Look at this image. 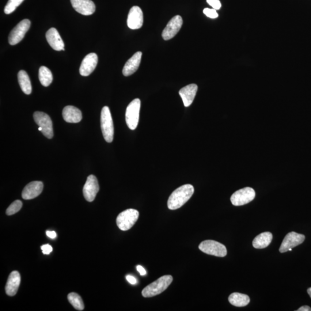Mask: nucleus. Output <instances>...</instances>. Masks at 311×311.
<instances>
[{
	"instance_id": "6ab92c4d",
	"label": "nucleus",
	"mask_w": 311,
	"mask_h": 311,
	"mask_svg": "<svg viewBox=\"0 0 311 311\" xmlns=\"http://www.w3.org/2000/svg\"><path fill=\"white\" fill-rule=\"evenodd\" d=\"M142 54L141 52H136L125 64L122 70L124 76H128L138 70L141 63Z\"/></svg>"
},
{
	"instance_id": "a878e982",
	"label": "nucleus",
	"mask_w": 311,
	"mask_h": 311,
	"mask_svg": "<svg viewBox=\"0 0 311 311\" xmlns=\"http://www.w3.org/2000/svg\"><path fill=\"white\" fill-rule=\"evenodd\" d=\"M68 300L76 310H82L84 309V302L80 296L76 293H70L68 296Z\"/></svg>"
},
{
	"instance_id": "f3484780",
	"label": "nucleus",
	"mask_w": 311,
	"mask_h": 311,
	"mask_svg": "<svg viewBox=\"0 0 311 311\" xmlns=\"http://www.w3.org/2000/svg\"><path fill=\"white\" fill-rule=\"evenodd\" d=\"M48 42L56 51H65V44L58 30L55 28L49 29L46 34Z\"/></svg>"
},
{
	"instance_id": "0eeeda50",
	"label": "nucleus",
	"mask_w": 311,
	"mask_h": 311,
	"mask_svg": "<svg viewBox=\"0 0 311 311\" xmlns=\"http://www.w3.org/2000/svg\"><path fill=\"white\" fill-rule=\"evenodd\" d=\"M256 192L251 188H245L234 192L230 197L234 206H242L248 204L255 198Z\"/></svg>"
},
{
	"instance_id": "423d86ee",
	"label": "nucleus",
	"mask_w": 311,
	"mask_h": 311,
	"mask_svg": "<svg viewBox=\"0 0 311 311\" xmlns=\"http://www.w3.org/2000/svg\"><path fill=\"white\" fill-rule=\"evenodd\" d=\"M199 249L208 255L218 257H224L227 254L226 246L214 240H207L200 242Z\"/></svg>"
},
{
	"instance_id": "b1692460",
	"label": "nucleus",
	"mask_w": 311,
	"mask_h": 311,
	"mask_svg": "<svg viewBox=\"0 0 311 311\" xmlns=\"http://www.w3.org/2000/svg\"><path fill=\"white\" fill-rule=\"evenodd\" d=\"M228 300L231 304L235 306L242 307L249 304L250 298L248 295L240 293H234L230 296Z\"/></svg>"
},
{
	"instance_id": "7c9ffc66",
	"label": "nucleus",
	"mask_w": 311,
	"mask_h": 311,
	"mask_svg": "<svg viewBox=\"0 0 311 311\" xmlns=\"http://www.w3.org/2000/svg\"><path fill=\"white\" fill-rule=\"evenodd\" d=\"M41 250H42L43 253L46 255H48L52 251V246L48 244L42 246Z\"/></svg>"
},
{
	"instance_id": "f8f14e48",
	"label": "nucleus",
	"mask_w": 311,
	"mask_h": 311,
	"mask_svg": "<svg viewBox=\"0 0 311 311\" xmlns=\"http://www.w3.org/2000/svg\"><path fill=\"white\" fill-rule=\"evenodd\" d=\"M100 191L97 178L93 175L87 178V180L83 188V194L85 199L88 202H92L96 199L98 192Z\"/></svg>"
},
{
	"instance_id": "20e7f679",
	"label": "nucleus",
	"mask_w": 311,
	"mask_h": 311,
	"mask_svg": "<svg viewBox=\"0 0 311 311\" xmlns=\"http://www.w3.org/2000/svg\"><path fill=\"white\" fill-rule=\"evenodd\" d=\"M139 217V212L134 208H128L118 216L116 224L120 230L125 231L132 228Z\"/></svg>"
},
{
	"instance_id": "9d476101",
	"label": "nucleus",
	"mask_w": 311,
	"mask_h": 311,
	"mask_svg": "<svg viewBox=\"0 0 311 311\" xmlns=\"http://www.w3.org/2000/svg\"><path fill=\"white\" fill-rule=\"evenodd\" d=\"M306 237L304 234H298L295 232H291L286 235L285 238L280 245L279 251L280 253L286 252L290 251V248H293L302 244L305 240Z\"/></svg>"
},
{
	"instance_id": "2eb2a0df",
	"label": "nucleus",
	"mask_w": 311,
	"mask_h": 311,
	"mask_svg": "<svg viewBox=\"0 0 311 311\" xmlns=\"http://www.w3.org/2000/svg\"><path fill=\"white\" fill-rule=\"evenodd\" d=\"M76 12L85 16H89L96 12V7L92 0H70Z\"/></svg>"
},
{
	"instance_id": "c85d7f7f",
	"label": "nucleus",
	"mask_w": 311,
	"mask_h": 311,
	"mask_svg": "<svg viewBox=\"0 0 311 311\" xmlns=\"http://www.w3.org/2000/svg\"><path fill=\"white\" fill-rule=\"evenodd\" d=\"M204 14L208 18H218V14L216 10L214 9L204 8Z\"/></svg>"
},
{
	"instance_id": "9b49d317",
	"label": "nucleus",
	"mask_w": 311,
	"mask_h": 311,
	"mask_svg": "<svg viewBox=\"0 0 311 311\" xmlns=\"http://www.w3.org/2000/svg\"><path fill=\"white\" fill-rule=\"evenodd\" d=\"M183 25V20L180 15H176L170 20L162 32V38L166 40L175 36Z\"/></svg>"
},
{
	"instance_id": "aec40b11",
	"label": "nucleus",
	"mask_w": 311,
	"mask_h": 311,
	"mask_svg": "<svg viewBox=\"0 0 311 311\" xmlns=\"http://www.w3.org/2000/svg\"><path fill=\"white\" fill-rule=\"evenodd\" d=\"M198 90V86L195 84H189L180 90V94L184 102L185 107H189L194 101Z\"/></svg>"
},
{
	"instance_id": "6e6552de",
	"label": "nucleus",
	"mask_w": 311,
	"mask_h": 311,
	"mask_svg": "<svg viewBox=\"0 0 311 311\" xmlns=\"http://www.w3.org/2000/svg\"><path fill=\"white\" fill-rule=\"evenodd\" d=\"M34 119L39 127L42 128L41 132L46 138L48 139L52 138L54 134H53L52 122L50 117L44 112H36L34 114Z\"/></svg>"
},
{
	"instance_id": "72a5a7b5",
	"label": "nucleus",
	"mask_w": 311,
	"mask_h": 311,
	"mask_svg": "<svg viewBox=\"0 0 311 311\" xmlns=\"http://www.w3.org/2000/svg\"><path fill=\"white\" fill-rule=\"evenodd\" d=\"M136 269H138V272L141 276H143L146 275V270L142 266H139L138 265V266H136Z\"/></svg>"
},
{
	"instance_id": "f03ea898",
	"label": "nucleus",
	"mask_w": 311,
	"mask_h": 311,
	"mask_svg": "<svg viewBox=\"0 0 311 311\" xmlns=\"http://www.w3.org/2000/svg\"><path fill=\"white\" fill-rule=\"evenodd\" d=\"M173 280L172 276L168 275L161 276L154 282L146 286L142 291L144 298H152L162 293L168 289Z\"/></svg>"
},
{
	"instance_id": "1a4fd4ad",
	"label": "nucleus",
	"mask_w": 311,
	"mask_h": 311,
	"mask_svg": "<svg viewBox=\"0 0 311 311\" xmlns=\"http://www.w3.org/2000/svg\"><path fill=\"white\" fill-rule=\"evenodd\" d=\"M31 25V22L28 20H24L15 26L10 32L8 37L9 43L10 45H15L20 42L28 31Z\"/></svg>"
},
{
	"instance_id": "2f4dec72",
	"label": "nucleus",
	"mask_w": 311,
	"mask_h": 311,
	"mask_svg": "<svg viewBox=\"0 0 311 311\" xmlns=\"http://www.w3.org/2000/svg\"><path fill=\"white\" fill-rule=\"evenodd\" d=\"M126 280H128V282L132 284V285H135V284H136V280L134 278V276L130 275L127 276Z\"/></svg>"
},
{
	"instance_id": "7ed1b4c3",
	"label": "nucleus",
	"mask_w": 311,
	"mask_h": 311,
	"mask_svg": "<svg viewBox=\"0 0 311 311\" xmlns=\"http://www.w3.org/2000/svg\"><path fill=\"white\" fill-rule=\"evenodd\" d=\"M102 134L106 142L110 143L114 139V124L110 110L108 106L102 108L100 116Z\"/></svg>"
},
{
	"instance_id": "bb28decb",
	"label": "nucleus",
	"mask_w": 311,
	"mask_h": 311,
	"mask_svg": "<svg viewBox=\"0 0 311 311\" xmlns=\"http://www.w3.org/2000/svg\"><path fill=\"white\" fill-rule=\"evenodd\" d=\"M24 1V0H9L4 8L5 14H12Z\"/></svg>"
},
{
	"instance_id": "4468645a",
	"label": "nucleus",
	"mask_w": 311,
	"mask_h": 311,
	"mask_svg": "<svg viewBox=\"0 0 311 311\" xmlns=\"http://www.w3.org/2000/svg\"><path fill=\"white\" fill-rule=\"evenodd\" d=\"M98 62L97 54L94 52L90 53L82 60L80 68V74L82 76H88L96 70Z\"/></svg>"
},
{
	"instance_id": "f704fd0d",
	"label": "nucleus",
	"mask_w": 311,
	"mask_h": 311,
	"mask_svg": "<svg viewBox=\"0 0 311 311\" xmlns=\"http://www.w3.org/2000/svg\"><path fill=\"white\" fill-rule=\"evenodd\" d=\"M296 310L297 311H311V308L309 306H302V307H300V308Z\"/></svg>"
},
{
	"instance_id": "39448f33",
	"label": "nucleus",
	"mask_w": 311,
	"mask_h": 311,
	"mask_svg": "<svg viewBox=\"0 0 311 311\" xmlns=\"http://www.w3.org/2000/svg\"><path fill=\"white\" fill-rule=\"evenodd\" d=\"M140 108L141 101L139 98H135L128 106L125 116L127 125L131 130H135L138 126Z\"/></svg>"
},
{
	"instance_id": "c9c22d12",
	"label": "nucleus",
	"mask_w": 311,
	"mask_h": 311,
	"mask_svg": "<svg viewBox=\"0 0 311 311\" xmlns=\"http://www.w3.org/2000/svg\"><path fill=\"white\" fill-rule=\"evenodd\" d=\"M307 292H308V294L311 298V288H308V290H307Z\"/></svg>"
},
{
	"instance_id": "dca6fc26",
	"label": "nucleus",
	"mask_w": 311,
	"mask_h": 311,
	"mask_svg": "<svg viewBox=\"0 0 311 311\" xmlns=\"http://www.w3.org/2000/svg\"><path fill=\"white\" fill-rule=\"evenodd\" d=\"M44 184L40 181H34L28 184L22 192V198L26 200H32L39 196L42 192Z\"/></svg>"
},
{
	"instance_id": "f257e3e1",
	"label": "nucleus",
	"mask_w": 311,
	"mask_h": 311,
	"mask_svg": "<svg viewBox=\"0 0 311 311\" xmlns=\"http://www.w3.org/2000/svg\"><path fill=\"white\" fill-rule=\"evenodd\" d=\"M194 188L192 184H184L178 188L169 197L168 208L170 210L180 208L190 199L194 194Z\"/></svg>"
},
{
	"instance_id": "5701e85b",
	"label": "nucleus",
	"mask_w": 311,
	"mask_h": 311,
	"mask_svg": "<svg viewBox=\"0 0 311 311\" xmlns=\"http://www.w3.org/2000/svg\"><path fill=\"white\" fill-rule=\"evenodd\" d=\"M18 78L22 92L26 94H31L32 92V83L26 72L22 70L20 71L18 74Z\"/></svg>"
},
{
	"instance_id": "a211bd4d",
	"label": "nucleus",
	"mask_w": 311,
	"mask_h": 311,
	"mask_svg": "<svg viewBox=\"0 0 311 311\" xmlns=\"http://www.w3.org/2000/svg\"><path fill=\"white\" fill-rule=\"evenodd\" d=\"M21 282L20 273L14 271L10 273L6 286V292L9 296H14L17 294Z\"/></svg>"
},
{
	"instance_id": "473e14b6",
	"label": "nucleus",
	"mask_w": 311,
	"mask_h": 311,
	"mask_svg": "<svg viewBox=\"0 0 311 311\" xmlns=\"http://www.w3.org/2000/svg\"><path fill=\"white\" fill-rule=\"evenodd\" d=\"M46 234L48 238H55L56 237V234L55 231H46Z\"/></svg>"
},
{
	"instance_id": "cd10ccee",
	"label": "nucleus",
	"mask_w": 311,
	"mask_h": 311,
	"mask_svg": "<svg viewBox=\"0 0 311 311\" xmlns=\"http://www.w3.org/2000/svg\"><path fill=\"white\" fill-rule=\"evenodd\" d=\"M22 206V204L21 200H15L13 203L11 204L10 206L8 208L6 211V214L8 216H11L16 214L21 210Z\"/></svg>"
},
{
	"instance_id": "c756f323",
	"label": "nucleus",
	"mask_w": 311,
	"mask_h": 311,
	"mask_svg": "<svg viewBox=\"0 0 311 311\" xmlns=\"http://www.w3.org/2000/svg\"><path fill=\"white\" fill-rule=\"evenodd\" d=\"M208 5L213 7V8L216 10H218L221 8L222 4L219 0H206Z\"/></svg>"
},
{
	"instance_id": "412c9836",
	"label": "nucleus",
	"mask_w": 311,
	"mask_h": 311,
	"mask_svg": "<svg viewBox=\"0 0 311 311\" xmlns=\"http://www.w3.org/2000/svg\"><path fill=\"white\" fill-rule=\"evenodd\" d=\"M64 120L68 123H78L82 120V113L77 108L66 106L62 112Z\"/></svg>"
},
{
	"instance_id": "ddd939ff",
	"label": "nucleus",
	"mask_w": 311,
	"mask_h": 311,
	"mask_svg": "<svg viewBox=\"0 0 311 311\" xmlns=\"http://www.w3.org/2000/svg\"><path fill=\"white\" fill-rule=\"evenodd\" d=\"M144 22L142 11L139 6H134L132 8L128 13L127 24L128 28L132 30H138L142 28Z\"/></svg>"
},
{
	"instance_id": "4be33fe9",
	"label": "nucleus",
	"mask_w": 311,
	"mask_h": 311,
	"mask_svg": "<svg viewBox=\"0 0 311 311\" xmlns=\"http://www.w3.org/2000/svg\"><path fill=\"white\" fill-rule=\"evenodd\" d=\"M272 234L270 232H265L258 235L252 242L254 248L263 249L266 248L271 244Z\"/></svg>"
},
{
	"instance_id": "393cba45",
	"label": "nucleus",
	"mask_w": 311,
	"mask_h": 311,
	"mask_svg": "<svg viewBox=\"0 0 311 311\" xmlns=\"http://www.w3.org/2000/svg\"><path fill=\"white\" fill-rule=\"evenodd\" d=\"M39 79L43 86H50L53 79L51 70L47 67L41 66L39 70Z\"/></svg>"
}]
</instances>
